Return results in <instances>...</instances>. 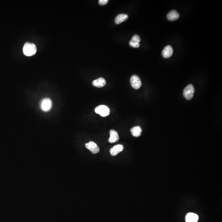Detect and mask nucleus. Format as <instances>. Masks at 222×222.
I'll return each mask as SVG.
<instances>
[{"mask_svg": "<svg viewBox=\"0 0 222 222\" xmlns=\"http://www.w3.org/2000/svg\"><path fill=\"white\" fill-rule=\"evenodd\" d=\"M36 52V47L34 44L27 42L24 44L23 52L25 55L30 57L35 54Z\"/></svg>", "mask_w": 222, "mask_h": 222, "instance_id": "f257e3e1", "label": "nucleus"}, {"mask_svg": "<svg viewBox=\"0 0 222 222\" xmlns=\"http://www.w3.org/2000/svg\"><path fill=\"white\" fill-rule=\"evenodd\" d=\"M194 92V88L192 84H190L187 86L184 89L183 94L184 97L188 100H190L192 99Z\"/></svg>", "mask_w": 222, "mask_h": 222, "instance_id": "f03ea898", "label": "nucleus"}, {"mask_svg": "<svg viewBox=\"0 0 222 222\" xmlns=\"http://www.w3.org/2000/svg\"><path fill=\"white\" fill-rule=\"evenodd\" d=\"M95 111L97 114H99L103 117H107L110 114V109L104 105L98 106L96 107Z\"/></svg>", "mask_w": 222, "mask_h": 222, "instance_id": "7ed1b4c3", "label": "nucleus"}, {"mask_svg": "<svg viewBox=\"0 0 222 222\" xmlns=\"http://www.w3.org/2000/svg\"><path fill=\"white\" fill-rule=\"evenodd\" d=\"M52 103L49 98L43 99L40 104L41 108L45 112L49 111L52 108Z\"/></svg>", "mask_w": 222, "mask_h": 222, "instance_id": "20e7f679", "label": "nucleus"}, {"mask_svg": "<svg viewBox=\"0 0 222 222\" xmlns=\"http://www.w3.org/2000/svg\"><path fill=\"white\" fill-rule=\"evenodd\" d=\"M130 83L133 88L138 89L141 87V82L139 76L137 75H133L130 78Z\"/></svg>", "mask_w": 222, "mask_h": 222, "instance_id": "39448f33", "label": "nucleus"}, {"mask_svg": "<svg viewBox=\"0 0 222 222\" xmlns=\"http://www.w3.org/2000/svg\"><path fill=\"white\" fill-rule=\"evenodd\" d=\"M85 146L86 148L89 149L93 153H97L100 151L99 148L98 146L93 141H90L89 143H86Z\"/></svg>", "mask_w": 222, "mask_h": 222, "instance_id": "423d86ee", "label": "nucleus"}, {"mask_svg": "<svg viewBox=\"0 0 222 222\" xmlns=\"http://www.w3.org/2000/svg\"><path fill=\"white\" fill-rule=\"evenodd\" d=\"M173 47L170 45H168L164 48L162 52V54L164 58L168 59L173 55Z\"/></svg>", "mask_w": 222, "mask_h": 222, "instance_id": "0eeeda50", "label": "nucleus"}, {"mask_svg": "<svg viewBox=\"0 0 222 222\" xmlns=\"http://www.w3.org/2000/svg\"><path fill=\"white\" fill-rule=\"evenodd\" d=\"M180 14L175 10H172L170 11L167 15V19L171 21H175L179 19Z\"/></svg>", "mask_w": 222, "mask_h": 222, "instance_id": "6e6552de", "label": "nucleus"}, {"mask_svg": "<svg viewBox=\"0 0 222 222\" xmlns=\"http://www.w3.org/2000/svg\"><path fill=\"white\" fill-rule=\"evenodd\" d=\"M124 150V146L121 144L115 146L110 150L111 155L112 156H115L118 153L122 152Z\"/></svg>", "mask_w": 222, "mask_h": 222, "instance_id": "1a4fd4ad", "label": "nucleus"}, {"mask_svg": "<svg viewBox=\"0 0 222 222\" xmlns=\"http://www.w3.org/2000/svg\"><path fill=\"white\" fill-rule=\"evenodd\" d=\"M186 222H197L199 216L196 214L193 213H189L186 215Z\"/></svg>", "mask_w": 222, "mask_h": 222, "instance_id": "9d476101", "label": "nucleus"}, {"mask_svg": "<svg viewBox=\"0 0 222 222\" xmlns=\"http://www.w3.org/2000/svg\"><path fill=\"white\" fill-rule=\"evenodd\" d=\"M119 140V136L117 132L115 130H111L110 131V138L109 141L110 143H113L118 141Z\"/></svg>", "mask_w": 222, "mask_h": 222, "instance_id": "9b49d317", "label": "nucleus"}, {"mask_svg": "<svg viewBox=\"0 0 222 222\" xmlns=\"http://www.w3.org/2000/svg\"><path fill=\"white\" fill-rule=\"evenodd\" d=\"M106 83V81L102 77H100L96 80H95L92 82L93 85L98 88L103 87L105 85Z\"/></svg>", "mask_w": 222, "mask_h": 222, "instance_id": "f8f14e48", "label": "nucleus"}, {"mask_svg": "<svg viewBox=\"0 0 222 222\" xmlns=\"http://www.w3.org/2000/svg\"><path fill=\"white\" fill-rule=\"evenodd\" d=\"M128 15L124 14H121L118 15L115 19V21L116 24H119L122 22L126 21L128 19Z\"/></svg>", "mask_w": 222, "mask_h": 222, "instance_id": "ddd939ff", "label": "nucleus"}, {"mask_svg": "<svg viewBox=\"0 0 222 222\" xmlns=\"http://www.w3.org/2000/svg\"><path fill=\"white\" fill-rule=\"evenodd\" d=\"M130 131L134 137H139L141 135L142 130L139 126H136L131 128Z\"/></svg>", "mask_w": 222, "mask_h": 222, "instance_id": "4468645a", "label": "nucleus"}, {"mask_svg": "<svg viewBox=\"0 0 222 222\" xmlns=\"http://www.w3.org/2000/svg\"><path fill=\"white\" fill-rule=\"evenodd\" d=\"M131 40L135 42L139 43L141 41V38H140L139 35H135L132 36V39Z\"/></svg>", "mask_w": 222, "mask_h": 222, "instance_id": "2eb2a0df", "label": "nucleus"}, {"mask_svg": "<svg viewBox=\"0 0 222 222\" xmlns=\"http://www.w3.org/2000/svg\"><path fill=\"white\" fill-rule=\"evenodd\" d=\"M129 45L130 46L134 48H138L140 46L139 43L135 42L131 40H130V42H129Z\"/></svg>", "mask_w": 222, "mask_h": 222, "instance_id": "dca6fc26", "label": "nucleus"}, {"mask_svg": "<svg viewBox=\"0 0 222 222\" xmlns=\"http://www.w3.org/2000/svg\"><path fill=\"white\" fill-rule=\"evenodd\" d=\"M108 2V0H99V4L101 6H104L107 4V3Z\"/></svg>", "mask_w": 222, "mask_h": 222, "instance_id": "f3484780", "label": "nucleus"}]
</instances>
